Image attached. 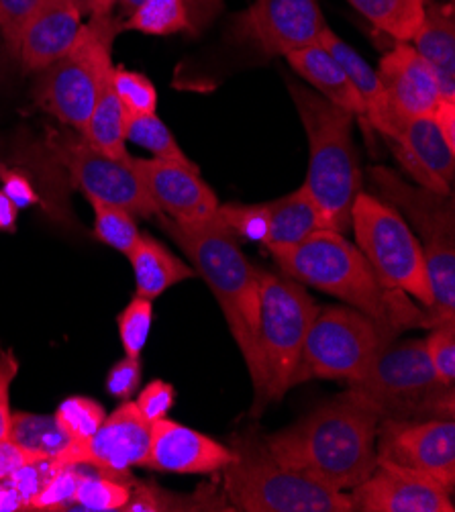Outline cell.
I'll return each instance as SVG.
<instances>
[{"mask_svg":"<svg viewBox=\"0 0 455 512\" xmlns=\"http://www.w3.org/2000/svg\"><path fill=\"white\" fill-rule=\"evenodd\" d=\"M378 459L435 478L449 494L455 486V425L453 421L382 419L376 439Z\"/></svg>","mask_w":455,"mask_h":512,"instance_id":"cell-15","label":"cell"},{"mask_svg":"<svg viewBox=\"0 0 455 512\" xmlns=\"http://www.w3.org/2000/svg\"><path fill=\"white\" fill-rule=\"evenodd\" d=\"M123 510H127V512H156V510H164V502L156 488L133 484L129 502L123 506Z\"/></svg>","mask_w":455,"mask_h":512,"instance_id":"cell-47","label":"cell"},{"mask_svg":"<svg viewBox=\"0 0 455 512\" xmlns=\"http://www.w3.org/2000/svg\"><path fill=\"white\" fill-rule=\"evenodd\" d=\"M82 21L74 0H37L17 54L23 68L41 72L62 58L76 41Z\"/></svg>","mask_w":455,"mask_h":512,"instance_id":"cell-21","label":"cell"},{"mask_svg":"<svg viewBox=\"0 0 455 512\" xmlns=\"http://www.w3.org/2000/svg\"><path fill=\"white\" fill-rule=\"evenodd\" d=\"M121 23L111 15L88 19L62 58L39 72L35 102L60 123L82 133L94 100L113 70V43Z\"/></svg>","mask_w":455,"mask_h":512,"instance_id":"cell-8","label":"cell"},{"mask_svg":"<svg viewBox=\"0 0 455 512\" xmlns=\"http://www.w3.org/2000/svg\"><path fill=\"white\" fill-rule=\"evenodd\" d=\"M370 178L382 200L411 221L421 237V247L431 282L433 302L423 327L433 329L455 321V204L451 194H439L404 182L388 168H372Z\"/></svg>","mask_w":455,"mask_h":512,"instance_id":"cell-5","label":"cell"},{"mask_svg":"<svg viewBox=\"0 0 455 512\" xmlns=\"http://www.w3.org/2000/svg\"><path fill=\"white\" fill-rule=\"evenodd\" d=\"M58 470H60V464L54 457H39V459H33V462L21 466L17 472H13L9 476L11 484L21 494L27 510H31V504L37 498V494L43 490V486L49 480L54 478V474Z\"/></svg>","mask_w":455,"mask_h":512,"instance_id":"cell-40","label":"cell"},{"mask_svg":"<svg viewBox=\"0 0 455 512\" xmlns=\"http://www.w3.org/2000/svg\"><path fill=\"white\" fill-rule=\"evenodd\" d=\"M327 27L317 0H258L235 15L231 35L264 56L286 58L298 49L321 45Z\"/></svg>","mask_w":455,"mask_h":512,"instance_id":"cell-14","label":"cell"},{"mask_svg":"<svg viewBox=\"0 0 455 512\" xmlns=\"http://www.w3.org/2000/svg\"><path fill=\"white\" fill-rule=\"evenodd\" d=\"M300 123L309 139V172L305 186L325 221L337 233L351 231V207L362 192V170L353 143L351 113L307 86H288Z\"/></svg>","mask_w":455,"mask_h":512,"instance_id":"cell-4","label":"cell"},{"mask_svg":"<svg viewBox=\"0 0 455 512\" xmlns=\"http://www.w3.org/2000/svg\"><path fill=\"white\" fill-rule=\"evenodd\" d=\"M351 510L453 512L451 494L431 476L378 459L376 470L349 492Z\"/></svg>","mask_w":455,"mask_h":512,"instance_id":"cell-16","label":"cell"},{"mask_svg":"<svg viewBox=\"0 0 455 512\" xmlns=\"http://www.w3.org/2000/svg\"><path fill=\"white\" fill-rule=\"evenodd\" d=\"M3 192L17 204V209L35 207L41 200L31 178L25 172L13 168H9L3 176Z\"/></svg>","mask_w":455,"mask_h":512,"instance_id":"cell-45","label":"cell"},{"mask_svg":"<svg viewBox=\"0 0 455 512\" xmlns=\"http://www.w3.org/2000/svg\"><path fill=\"white\" fill-rule=\"evenodd\" d=\"M82 470V466H60L54 478L43 486V490L33 500L31 510H68L74 500Z\"/></svg>","mask_w":455,"mask_h":512,"instance_id":"cell-39","label":"cell"},{"mask_svg":"<svg viewBox=\"0 0 455 512\" xmlns=\"http://www.w3.org/2000/svg\"><path fill=\"white\" fill-rule=\"evenodd\" d=\"M351 231L380 286L409 294L429 309L433 294L423 247L392 204L360 192L351 207Z\"/></svg>","mask_w":455,"mask_h":512,"instance_id":"cell-9","label":"cell"},{"mask_svg":"<svg viewBox=\"0 0 455 512\" xmlns=\"http://www.w3.org/2000/svg\"><path fill=\"white\" fill-rule=\"evenodd\" d=\"M56 419L72 441H84L92 437L107 419L105 408L86 396L66 398L56 411Z\"/></svg>","mask_w":455,"mask_h":512,"instance_id":"cell-35","label":"cell"},{"mask_svg":"<svg viewBox=\"0 0 455 512\" xmlns=\"http://www.w3.org/2000/svg\"><path fill=\"white\" fill-rule=\"evenodd\" d=\"M433 121L441 131L445 143L455 151V102L441 100L433 111Z\"/></svg>","mask_w":455,"mask_h":512,"instance_id":"cell-48","label":"cell"},{"mask_svg":"<svg viewBox=\"0 0 455 512\" xmlns=\"http://www.w3.org/2000/svg\"><path fill=\"white\" fill-rule=\"evenodd\" d=\"M35 7L37 0H0V33H3L9 54L15 58Z\"/></svg>","mask_w":455,"mask_h":512,"instance_id":"cell-41","label":"cell"},{"mask_svg":"<svg viewBox=\"0 0 455 512\" xmlns=\"http://www.w3.org/2000/svg\"><path fill=\"white\" fill-rule=\"evenodd\" d=\"M94 211V237L109 247L129 255L141 233L135 223V215L117 204L90 200Z\"/></svg>","mask_w":455,"mask_h":512,"instance_id":"cell-33","label":"cell"},{"mask_svg":"<svg viewBox=\"0 0 455 512\" xmlns=\"http://www.w3.org/2000/svg\"><path fill=\"white\" fill-rule=\"evenodd\" d=\"M19 374V360L13 349H0V441L11 431V384Z\"/></svg>","mask_w":455,"mask_h":512,"instance_id":"cell-43","label":"cell"},{"mask_svg":"<svg viewBox=\"0 0 455 512\" xmlns=\"http://www.w3.org/2000/svg\"><path fill=\"white\" fill-rule=\"evenodd\" d=\"M394 335L353 306L319 309L302 351L298 384L309 378L358 384Z\"/></svg>","mask_w":455,"mask_h":512,"instance_id":"cell-11","label":"cell"},{"mask_svg":"<svg viewBox=\"0 0 455 512\" xmlns=\"http://www.w3.org/2000/svg\"><path fill=\"white\" fill-rule=\"evenodd\" d=\"M174 400H176L174 386L164 382V380H154L141 390L135 404L139 408V413L149 423H154V421H160V419L168 417V413L172 411V406H174Z\"/></svg>","mask_w":455,"mask_h":512,"instance_id":"cell-42","label":"cell"},{"mask_svg":"<svg viewBox=\"0 0 455 512\" xmlns=\"http://www.w3.org/2000/svg\"><path fill=\"white\" fill-rule=\"evenodd\" d=\"M233 459V447L166 417L151 423L149 453L143 468L172 474H215Z\"/></svg>","mask_w":455,"mask_h":512,"instance_id":"cell-19","label":"cell"},{"mask_svg":"<svg viewBox=\"0 0 455 512\" xmlns=\"http://www.w3.org/2000/svg\"><path fill=\"white\" fill-rule=\"evenodd\" d=\"M121 29L139 31L145 35L166 37L194 29V19L186 0H145L141 7L129 13Z\"/></svg>","mask_w":455,"mask_h":512,"instance_id":"cell-29","label":"cell"},{"mask_svg":"<svg viewBox=\"0 0 455 512\" xmlns=\"http://www.w3.org/2000/svg\"><path fill=\"white\" fill-rule=\"evenodd\" d=\"M117 3L127 11V13H133L137 7H141L145 0H117Z\"/></svg>","mask_w":455,"mask_h":512,"instance_id":"cell-53","label":"cell"},{"mask_svg":"<svg viewBox=\"0 0 455 512\" xmlns=\"http://www.w3.org/2000/svg\"><path fill=\"white\" fill-rule=\"evenodd\" d=\"M41 455H35L21 445H17L11 439L0 441V480L9 478L13 472H17L21 466L33 462V459H39Z\"/></svg>","mask_w":455,"mask_h":512,"instance_id":"cell-46","label":"cell"},{"mask_svg":"<svg viewBox=\"0 0 455 512\" xmlns=\"http://www.w3.org/2000/svg\"><path fill=\"white\" fill-rule=\"evenodd\" d=\"M82 468L84 470L68 510H86V512L123 510V506L129 502L133 484L107 478L88 466H82Z\"/></svg>","mask_w":455,"mask_h":512,"instance_id":"cell-32","label":"cell"},{"mask_svg":"<svg viewBox=\"0 0 455 512\" xmlns=\"http://www.w3.org/2000/svg\"><path fill=\"white\" fill-rule=\"evenodd\" d=\"M125 121H127V113L115 92L113 70H111L103 80V86L98 90L92 113L80 135L98 151L107 153L111 158L125 160L129 158L127 139H125Z\"/></svg>","mask_w":455,"mask_h":512,"instance_id":"cell-27","label":"cell"},{"mask_svg":"<svg viewBox=\"0 0 455 512\" xmlns=\"http://www.w3.org/2000/svg\"><path fill=\"white\" fill-rule=\"evenodd\" d=\"M133 166L162 215L180 223L196 225L219 219V200L211 186L200 178L198 168L176 162L133 158Z\"/></svg>","mask_w":455,"mask_h":512,"instance_id":"cell-17","label":"cell"},{"mask_svg":"<svg viewBox=\"0 0 455 512\" xmlns=\"http://www.w3.org/2000/svg\"><path fill=\"white\" fill-rule=\"evenodd\" d=\"M7 170H9V166H7L5 162H0V180H3V176H5Z\"/></svg>","mask_w":455,"mask_h":512,"instance_id":"cell-54","label":"cell"},{"mask_svg":"<svg viewBox=\"0 0 455 512\" xmlns=\"http://www.w3.org/2000/svg\"><path fill=\"white\" fill-rule=\"evenodd\" d=\"M274 260L288 278L345 300L388 331L423 325L425 315L402 292L382 288L364 253L343 233L315 231L298 245L274 253Z\"/></svg>","mask_w":455,"mask_h":512,"instance_id":"cell-3","label":"cell"},{"mask_svg":"<svg viewBox=\"0 0 455 512\" xmlns=\"http://www.w3.org/2000/svg\"><path fill=\"white\" fill-rule=\"evenodd\" d=\"M221 221L231 229L235 237H243L254 243H266L268 237V213L266 204H221Z\"/></svg>","mask_w":455,"mask_h":512,"instance_id":"cell-37","label":"cell"},{"mask_svg":"<svg viewBox=\"0 0 455 512\" xmlns=\"http://www.w3.org/2000/svg\"><path fill=\"white\" fill-rule=\"evenodd\" d=\"M286 60L300 78H305L309 84H313L317 94L333 102L335 107L351 113L353 117H358L364 123L366 135L368 137L372 135L366 119V107L360 94L356 92V88H353L343 68L335 62V58L327 49H323L321 45L298 49L294 54H288Z\"/></svg>","mask_w":455,"mask_h":512,"instance_id":"cell-24","label":"cell"},{"mask_svg":"<svg viewBox=\"0 0 455 512\" xmlns=\"http://www.w3.org/2000/svg\"><path fill=\"white\" fill-rule=\"evenodd\" d=\"M362 394L382 419L409 421L419 415H453L451 386H443L431 366L425 339L386 343L368 374L349 386Z\"/></svg>","mask_w":455,"mask_h":512,"instance_id":"cell-10","label":"cell"},{"mask_svg":"<svg viewBox=\"0 0 455 512\" xmlns=\"http://www.w3.org/2000/svg\"><path fill=\"white\" fill-rule=\"evenodd\" d=\"M17 219H19L17 204L3 190H0V231L13 233L17 229Z\"/></svg>","mask_w":455,"mask_h":512,"instance_id":"cell-51","label":"cell"},{"mask_svg":"<svg viewBox=\"0 0 455 512\" xmlns=\"http://www.w3.org/2000/svg\"><path fill=\"white\" fill-rule=\"evenodd\" d=\"M233 451L235 459L223 468V490L235 508L247 512H351L349 494L280 466L264 441L245 435Z\"/></svg>","mask_w":455,"mask_h":512,"instance_id":"cell-6","label":"cell"},{"mask_svg":"<svg viewBox=\"0 0 455 512\" xmlns=\"http://www.w3.org/2000/svg\"><path fill=\"white\" fill-rule=\"evenodd\" d=\"M429 360L437 380L443 386H453L455 382V321L441 323L433 327L431 335L425 339Z\"/></svg>","mask_w":455,"mask_h":512,"instance_id":"cell-38","label":"cell"},{"mask_svg":"<svg viewBox=\"0 0 455 512\" xmlns=\"http://www.w3.org/2000/svg\"><path fill=\"white\" fill-rule=\"evenodd\" d=\"M162 227L194 264V272L209 284L221 304L229 331L235 337L251 382L262 386L260 362V270L249 264L237 237L221 221L180 225L160 215Z\"/></svg>","mask_w":455,"mask_h":512,"instance_id":"cell-2","label":"cell"},{"mask_svg":"<svg viewBox=\"0 0 455 512\" xmlns=\"http://www.w3.org/2000/svg\"><path fill=\"white\" fill-rule=\"evenodd\" d=\"M149 441L151 423L135 402H123L92 437L72 441L54 459L60 466H88L107 478L133 484L131 468L145 466Z\"/></svg>","mask_w":455,"mask_h":512,"instance_id":"cell-13","label":"cell"},{"mask_svg":"<svg viewBox=\"0 0 455 512\" xmlns=\"http://www.w3.org/2000/svg\"><path fill=\"white\" fill-rule=\"evenodd\" d=\"M135 274V296L156 300L168 288L192 280L196 272L178 260L176 255L151 235L139 237L131 253L127 255Z\"/></svg>","mask_w":455,"mask_h":512,"instance_id":"cell-26","label":"cell"},{"mask_svg":"<svg viewBox=\"0 0 455 512\" xmlns=\"http://www.w3.org/2000/svg\"><path fill=\"white\" fill-rule=\"evenodd\" d=\"M141 382V364L139 357H129L125 355L123 360H119L109 376H107V390L115 398H129Z\"/></svg>","mask_w":455,"mask_h":512,"instance_id":"cell-44","label":"cell"},{"mask_svg":"<svg viewBox=\"0 0 455 512\" xmlns=\"http://www.w3.org/2000/svg\"><path fill=\"white\" fill-rule=\"evenodd\" d=\"M376 72L394 119V135L400 123L433 115L441 102L433 70L411 43L396 41V45L382 56Z\"/></svg>","mask_w":455,"mask_h":512,"instance_id":"cell-18","label":"cell"},{"mask_svg":"<svg viewBox=\"0 0 455 512\" xmlns=\"http://www.w3.org/2000/svg\"><path fill=\"white\" fill-rule=\"evenodd\" d=\"M125 139L147 149L156 160L176 162L188 168H198L192 160L186 158V153L174 139L172 131L166 123L156 115H127L125 121Z\"/></svg>","mask_w":455,"mask_h":512,"instance_id":"cell-31","label":"cell"},{"mask_svg":"<svg viewBox=\"0 0 455 512\" xmlns=\"http://www.w3.org/2000/svg\"><path fill=\"white\" fill-rule=\"evenodd\" d=\"M449 3H451V0H449Z\"/></svg>","mask_w":455,"mask_h":512,"instance_id":"cell-55","label":"cell"},{"mask_svg":"<svg viewBox=\"0 0 455 512\" xmlns=\"http://www.w3.org/2000/svg\"><path fill=\"white\" fill-rule=\"evenodd\" d=\"M9 439L41 457H58L72 443L70 435L62 429L56 415L45 417L31 413L13 415Z\"/></svg>","mask_w":455,"mask_h":512,"instance_id":"cell-30","label":"cell"},{"mask_svg":"<svg viewBox=\"0 0 455 512\" xmlns=\"http://www.w3.org/2000/svg\"><path fill=\"white\" fill-rule=\"evenodd\" d=\"M321 47L327 49L335 58V62L343 68L347 78L351 80L353 88L360 94L364 107H366V119L376 133H380L384 139H390L394 135V119L388 107V100L380 82V76L376 68H372L356 49L349 43H345L331 27L323 31Z\"/></svg>","mask_w":455,"mask_h":512,"instance_id":"cell-23","label":"cell"},{"mask_svg":"<svg viewBox=\"0 0 455 512\" xmlns=\"http://www.w3.org/2000/svg\"><path fill=\"white\" fill-rule=\"evenodd\" d=\"M380 33L411 43L423 23L427 0H347Z\"/></svg>","mask_w":455,"mask_h":512,"instance_id":"cell-28","label":"cell"},{"mask_svg":"<svg viewBox=\"0 0 455 512\" xmlns=\"http://www.w3.org/2000/svg\"><path fill=\"white\" fill-rule=\"evenodd\" d=\"M413 47L433 70L441 100L455 102V11L451 3H425Z\"/></svg>","mask_w":455,"mask_h":512,"instance_id":"cell-22","label":"cell"},{"mask_svg":"<svg viewBox=\"0 0 455 512\" xmlns=\"http://www.w3.org/2000/svg\"><path fill=\"white\" fill-rule=\"evenodd\" d=\"M113 86L127 115H151L158 109V92L154 82L125 66L113 68Z\"/></svg>","mask_w":455,"mask_h":512,"instance_id":"cell-34","label":"cell"},{"mask_svg":"<svg viewBox=\"0 0 455 512\" xmlns=\"http://www.w3.org/2000/svg\"><path fill=\"white\" fill-rule=\"evenodd\" d=\"M188 3V7H190V13H192V19H194V23H196V15H194V0H186ZM215 3L219 5V0H198V7L202 9V7H215Z\"/></svg>","mask_w":455,"mask_h":512,"instance_id":"cell-52","label":"cell"},{"mask_svg":"<svg viewBox=\"0 0 455 512\" xmlns=\"http://www.w3.org/2000/svg\"><path fill=\"white\" fill-rule=\"evenodd\" d=\"M151 302L154 300L135 296L117 319L125 355L129 357H139L147 343L151 323H154V304Z\"/></svg>","mask_w":455,"mask_h":512,"instance_id":"cell-36","label":"cell"},{"mask_svg":"<svg viewBox=\"0 0 455 512\" xmlns=\"http://www.w3.org/2000/svg\"><path fill=\"white\" fill-rule=\"evenodd\" d=\"M380 413L353 388L264 439L276 462L327 488L347 492L378 466Z\"/></svg>","mask_w":455,"mask_h":512,"instance_id":"cell-1","label":"cell"},{"mask_svg":"<svg viewBox=\"0 0 455 512\" xmlns=\"http://www.w3.org/2000/svg\"><path fill=\"white\" fill-rule=\"evenodd\" d=\"M47 133V149L52 158L66 168L74 186L80 188L88 200L117 204L143 219L162 215L133 166V156L117 160L92 147L82 135Z\"/></svg>","mask_w":455,"mask_h":512,"instance_id":"cell-12","label":"cell"},{"mask_svg":"<svg viewBox=\"0 0 455 512\" xmlns=\"http://www.w3.org/2000/svg\"><path fill=\"white\" fill-rule=\"evenodd\" d=\"M264 204L268 213V237L264 245L272 255L298 245L315 231L327 229L315 200L305 186Z\"/></svg>","mask_w":455,"mask_h":512,"instance_id":"cell-25","label":"cell"},{"mask_svg":"<svg viewBox=\"0 0 455 512\" xmlns=\"http://www.w3.org/2000/svg\"><path fill=\"white\" fill-rule=\"evenodd\" d=\"M27 510L21 494L11 484L9 478L0 480V512H21Z\"/></svg>","mask_w":455,"mask_h":512,"instance_id":"cell-50","label":"cell"},{"mask_svg":"<svg viewBox=\"0 0 455 512\" xmlns=\"http://www.w3.org/2000/svg\"><path fill=\"white\" fill-rule=\"evenodd\" d=\"M74 5L82 19H98L111 15L117 0H74Z\"/></svg>","mask_w":455,"mask_h":512,"instance_id":"cell-49","label":"cell"},{"mask_svg":"<svg viewBox=\"0 0 455 512\" xmlns=\"http://www.w3.org/2000/svg\"><path fill=\"white\" fill-rule=\"evenodd\" d=\"M319 313L313 296L300 282L260 270V362L262 386L256 413L298 384L302 351Z\"/></svg>","mask_w":455,"mask_h":512,"instance_id":"cell-7","label":"cell"},{"mask_svg":"<svg viewBox=\"0 0 455 512\" xmlns=\"http://www.w3.org/2000/svg\"><path fill=\"white\" fill-rule=\"evenodd\" d=\"M386 141L398 164L417 186L439 194H451L455 180V151L445 143L433 115L400 123L396 135Z\"/></svg>","mask_w":455,"mask_h":512,"instance_id":"cell-20","label":"cell"}]
</instances>
